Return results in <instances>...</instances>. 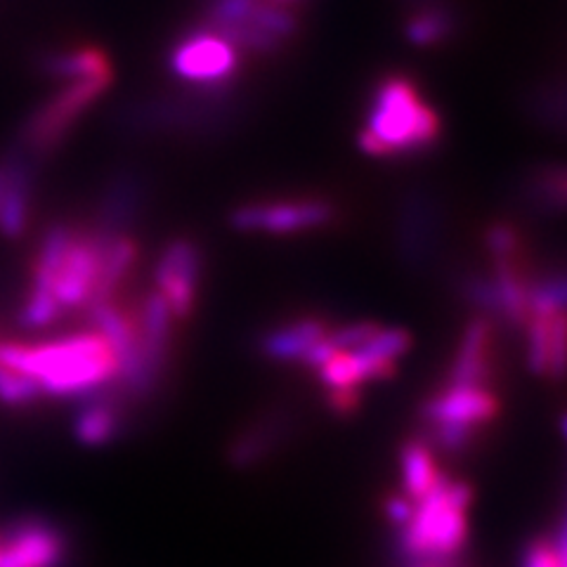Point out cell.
Here are the masks:
<instances>
[{
    "mask_svg": "<svg viewBox=\"0 0 567 567\" xmlns=\"http://www.w3.org/2000/svg\"><path fill=\"white\" fill-rule=\"evenodd\" d=\"M0 362L39 383L43 395L87 398L114 383L116 352L100 331L48 343H0Z\"/></svg>",
    "mask_w": 567,
    "mask_h": 567,
    "instance_id": "obj_1",
    "label": "cell"
},
{
    "mask_svg": "<svg viewBox=\"0 0 567 567\" xmlns=\"http://www.w3.org/2000/svg\"><path fill=\"white\" fill-rule=\"evenodd\" d=\"M442 135L435 106L425 102L410 76H383L371 95L360 147L371 156H402L429 152Z\"/></svg>",
    "mask_w": 567,
    "mask_h": 567,
    "instance_id": "obj_2",
    "label": "cell"
},
{
    "mask_svg": "<svg viewBox=\"0 0 567 567\" xmlns=\"http://www.w3.org/2000/svg\"><path fill=\"white\" fill-rule=\"evenodd\" d=\"M471 485L440 475L435 487L412 506L402 527L400 548L414 563H442L464 548L468 539Z\"/></svg>",
    "mask_w": 567,
    "mask_h": 567,
    "instance_id": "obj_3",
    "label": "cell"
},
{
    "mask_svg": "<svg viewBox=\"0 0 567 567\" xmlns=\"http://www.w3.org/2000/svg\"><path fill=\"white\" fill-rule=\"evenodd\" d=\"M499 412V395L492 385L445 381L421 404V421L440 450L458 454L473 445L475 435H481Z\"/></svg>",
    "mask_w": 567,
    "mask_h": 567,
    "instance_id": "obj_4",
    "label": "cell"
},
{
    "mask_svg": "<svg viewBox=\"0 0 567 567\" xmlns=\"http://www.w3.org/2000/svg\"><path fill=\"white\" fill-rule=\"evenodd\" d=\"M112 79L114 76H91L66 81L62 91L41 104L39 112L27 121L20 147L33 158L55 150L71 133V128L76 126V121L112 85Z\"/></svg>",
    "mask_w": 567,
    "mask_h": 567,
    "instance_id": "obj_5",
    "label": "cell"
},
{
    "mask_svg": "<svg viewBox=\"0 0 567 567\" xmlns=\"http://www.w3.org/2000/svg\"><path fill=\"white\" fill-rule=\"evenodd\" d=\"M168 66L173 76L202 87L206 93H225L239 69L237 48L225 35L206 27L192 29L171 48Z\"/></svg>",
    "mask_w": 567,
    "mask_h": 567,
    "instance_id": "obj_6",
    "label": "cell"
},
{
    "mask_svg": "<svg viewBox=\"0 0 567 567\" xmlns=\"http://www.w3.org/2000/svg\"><path fill=\"white\" fill-rule=\"evenodd\" d=\"M336 220V206L322 197H287L244 204L233 210L229 223L241 233L298 235Z\"/></svg>",
    "mask_w": 567,
    "mask_h": 567,
    "instance_id": "obj_7",
    "label": "cell"
},
{
    "mask_svg": "<svg viewBox=\"0 0 567 567\" xmlns=\"http://www.w3.org/2000/svg\"><path fill=\"white\" fill-rule=\"evenodd\" d=\"M102 270V233L74 227L62 260L50 281V293L62 312L87 308L95 298Z\"/></svg>",
    "mask_w": 567,
    "mask_h": 567,
    "instance_id": "obj_8",
    "label": "cell"
},
{
    "mask_svg": "<svg viewBox=\"0 0 567 567\" xmlns=\"http://www.w3.org/2000/svg\"><path fill=\"white\" fill-rule=\"evenodd\" d=\"M204 275V256L199 244L192 239H173L154 268L156 293L173 312L175 322H185L197 306Z\"/></svg>",
    "mask_w": 567,
    "mask_h": 567,
    "instance_id": "obj_9",
    "label": "cell"
},
{
    "mask_svg": "<svg viewBox=\"0 0 567 567\" xmlns=\"http://www.w3.org/2000/svg\"><path fill=\"white\" fill-rule=\"evenodd\" d=\"M66 554V535L43 516L17 518L0 535V567H62Z\"/></svg>",
    "mask_w": 567,
    "mask_h": 567,
    "instance_id": "obj_10",
    "label": "cell"
},
{
    "mask_svg": "<svg viewBox=\"0 0 567 567\" xmlns=\"http://www.w3.org/2000/svg\"><path fill=\"white\" fill-rule=\"evenodd\" d=\"M523 329L529 369L537 377L560 379L565 369V312H529Z\"/></svg>",
    "mask_w": 567,
    "mask_h": 567,
    "instance_id": "obj_11",
    "label": "cell"
},
{
    "mask_svg": "<svg viewBox=\"0 0 567 567\" xmlns=\"http://www.w3.org/2000/svg\"><path fill=\"white\" fill-rule=\"evenodd\" d=\"M33 162L35 158L20 147L3 158L6 166V192L3 204H0V235L8 239L20 237L31 213L33 199Z\"/></svg>",
    "mask_w": 567,
    "mask_h": 567,
    "instance_id": "obj_12",
    "label": "cell"
},
{
    "mask_svg": "<svg viewBox=\"0 0 567 567\" xmlns=\"http://www.w3.org/2000/svg\"><path fill=\"white\" fill-rule=\"evenodd\" d=\"M492 341L494 329L489 317H475L461 336L447 383L492 385Z\"/></svg>",
    "mask_w": 567,
    "mask_h": 567,
    "instance_id": "obj_13",
    "label": "cell"
},
{
    "mask_svg": "<svg viewBox=\"0 0 567 567\" xmlns=\"http://www.w3.org/2000/svg\"><path fill=\"white\" fill-rule=\"evenodd\" d=\"M329 329V322L312 315L293 319V322H284L281 327H275L262 336V352L270 360L303 364L306 354L324 339Z\"/></svg>",
    "mask_w": 567,
    "mask_h": 567,
    "instance_id": "obj_14",
    "label": "cell"
},
{
    "mask_svg": "<svg viewBox=\"0 0 567 567\" xmlns=\"http://www.w3.org/2000/svg\"><path fill=\"white\" fill-rule=\"evenodd\" d=\"M123 404L126 402L118 398V393H106V390L87 395V402L74 419V433L83 445L97 447L121 433Z\"/></svg>",
    "mask_w": 567,
    "mask_h": 567,
    "instance_id": "obj_15",
    "label": "cell"
},
{
    "mask_svg": "<svg viewBox=\"0 0 567 567\" xmlns=\"http://www.w3.org/2000/svg\"><path fill=\"white\" fill-rule=\"evenodd\" d=\"M43 71L55 79H91V76H114L110 58L102 50L91 45H79L69 50L50 52L43 58Z\"/></svg>",
    "mask_w": 567,
    "mask_h": 567,
    "instance_id": "obj_16",
    "label": "cell"
},
{
    "mask_svg": "<svg viewBox=\"0 0 567 567\" xmlns=\"http://www.w3.org/2000/svg\"><path fill=\"white\" fill-rule=\"evenodd\" d=\"M400 466L404 492L414 502L429 494L442 475L437 471V461L431 445L421 437H412L404 442L400 450Z\"/></svg>",
    "mask_w": 567,
    "mask_h": 567,
    "instance_id": "obj_17",
    "label": "cell"
},
{
    "mask_svg": "<svg viewBox=\"0 0 567 567\" xmlns=\"http://www.w3.org/2000/svg\"><path fill=\"white\" fill-rule=\"evenodd\" d=\"M406 39L419 48H433L456 33V14L450 3L425 6L412 12L404 27Z\"/></svg>",
    "mask_w": 567,
    "mask_h": 567,
    "instance_id": "obj_18",
    "label": "cell"
},
{
    "mask_svg": "<svg viewBox=\"0 0 567 567\" xmlns=\"http://www.w3.org/2000/svg\"><path fill=\"white\" fill-rule=\"evenodd\" d=\"M279 435H281V425L277 421H272V419L260 421L235 440L233 450H229V458H233L237 466H251L258 458H262L272 450L275 440Z\"/></svg>",
    "mask_w": 567,
    "mask_h": 567,
    "instance_id": "obj_19",
    "label": "cell"
},
{
    "mask_svg": "<svg viewBox=\"0 0 567 567\" xmlns=\"http://www.w3.org/2000/svg\"><path fill=\"white\" fill-rule=\"evenodd\" d=\"M43 398V390L39 383L24 377L22 371H17L8 364L0 362V404L12 406V410H22Z\"/></svg>",
    "mask_w": 567,
    "mask_h": 567,
    "instance_id": "obj_20",
    "label": "cell"
},
{
    "mask_svg": "<svg viewBox=\"0 0 567 567\" xmlns=\"http://www.w3.org/2000/svg\"><path fill=\"white\" fill-rule=\"evenodd\" d=\"M62 315L64 312L58 306V300L50 293L39 291V289H29V296H27L22 312H20V322L29 329H39V327L55 322V319H60Z\"/></svg>",
    "mask_w": 567,
    "mask_h": 567,
    "instance_id": "obj_21",
    "label": "cell"
},
{
    "mask_svg": "<svg viewBox=\"0 0 567 567\" xmlns=\"http://www.w3.org/2000/svg\"><path fill=\"white\" fill-rule=\"evenodd\" d=\"M565 525L560 523L556 542L551 539H535L525 551L523 567H565Z\"/></svg>",
    "mask_w": 567,
    "mask_h": 567,
    "instance_id": "obj_22",
    "label": "cell"
},
{
    "mask_svg": "<svg viewBox=\"0 0 567 567\" xmlns=\"http://www.w3.org/2000/svg\"><path fill=\"white\" fill-rule=\"evenodd\" d=\"M385 513L395 525H404L412 516V504L402 499V496H393V499H388V504H385Z\"/></svg>",
    "mask_w": 567,
    "mask_h": 567,
    "instance_id": "obj_23",
    "label": "cell"
},
{
    "mask_svg": "<svg viewBox=\"0 0 567 567\" xmlns=\"http://www.w3.org/2000/svg\"><path fill=\"white\" fill-rule=\"evenodd\" d=\"M3 192H6V166L0 162V204H3Z\"/></svg>",
    "mask_w": 567,
    "mask_h": 567,
    "instance_id": "obj_24",
    "label": "cell"
},
{
    "mask_svg": "<svg viewBox=\"0 0 567 567\" xmlns=\"http://www.w3.org/2000/svg\"><path fill=\"white\" fill-rule=\"evenodd\" d=\"M272 3H279V6H289V3H293V0H272Z\"/></svg>",
    "mask_w": 567,
    "mask_h": 567,
    "instance_id": "obj_25",
    "label": "cell"
},
{
    "mask_svg": "<svg viewBox=\"0 0 567 567\" xmlns=\"http://www.w3.org/2000/svg\"><path fill=\"white\" fill-rule=\"evenodd\" d=\"M421 567H442V565L440 563H423Z\"/></svg>",
    "mask_w": 567,
    "mask_h": 567,
    "instance_id": "obj_26",
    "label": "cell"
}]
</instances>
